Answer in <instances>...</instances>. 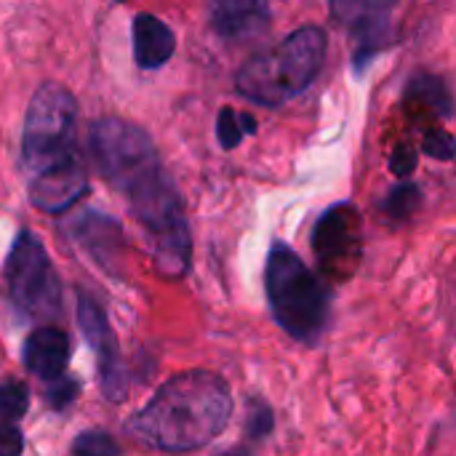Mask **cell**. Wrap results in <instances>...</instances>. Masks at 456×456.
Instances as JSON below:
<instances>
[{
  "label": "cell",
  "instance_id": "obj_6",
  "mask_svg": "<svg viewBox=\"0 0 456 456\" xmlns=\"http://www.w3.org/2000/svg\"><path fill=\"white\" fill-rule=\"evenodd\" d=\"M5 286L11 305L27 318L56 315L61 305V286L56 270L32 232H19L5 259Z\"/></svg>",
  "mask_w": 456,
  "mask_h": 456
},
{
  "label": "cell",
  "instance_id": "obj_14",
  "mask_svg": "<svg viewBox=\"0 0 456 456\" xmlns=\"http://www.w3.org/2000/svg\"><path fill=\"white\" fill-rule=\"evenodd\" d=\"M329 3H331V13L345 27L374 40L379 29L387 24L395 0H329Z\"/></svg>",
  "mask_w": 456,
  "mask_h": 456
},
{
  "label": "cell",
  "instance_id": "obj_24",
  "mask_svg": "<svg viewBox=\"0 0 456 456\" xmlns=\"http://www.w3.org/2000/svg\"><path fill=\"white\" fill-rule=\"evenodd\" d=\"M21 454V433L11 428H0V456H19Z\"/></svg>",
  "mask_w": 456,
  "mask_h": 456
},
{
  "label": "cell",
  "instance_id": "obj_25",
  "mask_svg": "<svg viewBox=\"0 0 456 456\" xmlns=\"http://www.w3.org/2000/svg\"><path fill=\"white\" fill-rule=\"evenodd\" d=\"M224 456H243V454H224Z\"/></svg>",
  "mask_w": 456,
  "mask_h": 456
},
{
  "label": "cell",
  "instance_id": "obj_9",
  "mask_svg": "<svg viewBox=\"0 0 456 456\" xmlns=\"http://www.w3.org/2000/svg\"><path fill=\"white\" fill-rule=\"evenodd\" d=\"M86 192H88V174L83 160H72L67 166L29 176V198L40 211L48 214H61L72 208Z\"/></svg>",
  "mask_w": 456,
  "mask_h": 456
},
{
  "label": "cell",
  "instance_id": "obj_19",
  "mask_svg": "<svg viewBox=\"0 0 456 456\" xmlns=\"http://www.w3.org/2000/svg\"><path fill=\"white\" fill-rule=\"evenodd\" d=\"M216 139H219V144H222L224 150L238 147L240 139H243V128H240V123H238V115H235L230 107H224V110L219 112V120H216Z\"/></svg>",
  "mask_w": 456,
  "mask_h": 456
},
{
  "label": "cell",
  "instance_id": "obj_3",
  "mask_svg": "<svg viewBox=\"0 0 456 456\" xmlns=\"http://www.w3.org/2000/svg\"><path fill=\"white\" fill-rule=\"evenodd\" d=\"M326 32L302 27L275 48L254 53L238 72V94L256 104L278 107L310 88L323 67Z\"/></svg>",
  "mask_w": 456,
  "mask_h": 456
},
{
  "label": "cell",
  "instance_id": "obj_13",
  "mask_svg": "<svg viewBox=\"0 0 456 456\" xmlns=\"http://www.w3.org/2000/svg\"><path fill=\"white\" fill-rule=\"evenodd\" d=\"M77 243L107 270H115V262L123 251V235H120V224L112 222L104 214L96 211H86L75 227H72Z\"/></svg>",
  "mask_w": 456,
  "mask_h": 456
},
{
  "label": "cell",
  "instance_id": "obj_15",
  "mask_svg": "<svg viewBox=\"0 0 456 456\" xmlns=\"http://www.w3.org/2000/svg\"><path fill=\"white\" fill-rule=\"evenodd\" d=\"M406 102H414V104H425L428 110H436L438 115H449V91L444 86L441 77H433V75H422V77H414L409 91H406Z\"/></svg>",
  "mask_w": 456,
  "mask_h": 456
},
{
  "label": "cell",
  "instance_id": "obj_21",
  "mask_svg": "<svg viewBox=\"0 0 456 456\" xmlns=\"http://www.w3.org/2000/svg\"><path fill=\"white\" fill-rule=\"evenodd\" d=\"M270 430H273V411H270V406L254 401L251 409H248V436L259 441V438L270 436Z\"/></svg>",
  "mask_w": 456,
  "mask_h": 456
},
{
  "label": "cell",
  "instance_id": "obj_10",
  "mask_svg": "<svg viewBox=\"0 0 456 456\" xmlns=\"http://www.w3.org/2000/svg\"><path fill=\"white\" fill-rule=\"evenodd\" d=\"M211 27L227 40H246L267 27L265 0H211Z\"/></svg>",
  "mask_w": 456,
  "mask_h": 456
},
{
  "label": "cell",
  "instance_id": "obj_7",
  "mask_svg": "<svg viewBox=\"0 0 456 456\" xmlns=\"http://www.w3.org/2000/svg\"><path fill=\"white\" fill-rule=\"evenodd\" d=\"M361 216L350 203L329 208L313 232V248L318 265L334 281H347L361 262Z\"/></svg>",
  "mask_w": 456,
  "mask_h": 456
},
{
  "label": "cell",
  "instance_id": "obj_5",
  "mask_svg": "<svg viewBox=\"0 0 456 456\" xmlns=\"http://www.w3.org/2000/svg\"><path fill=\"white\" fill-rule=\"evenodd\" d=\"M24 163L29 176L80 160L75 150V99L59 83H43L24 120Z\"/></svg>",
  "mask_w": 456,
  "mask_h": 456
},
{
  "label": "cell",
  "instance_id": "obj_20",
  "mask_svg": "<svg viewBox=\"0 0 456 456\" xmlns=\"http://www.w3.org/2000/svg\"><path fill=\"white\" fill-rule=\"evenodd\" d=\"M75 395H77V382L72 379V377H56V379H51V385H48V390H45V398H48V403L56 409V411H61V409H67L72 401H75Z\"/></svg>",
  "mask_w": 456,
  "mask_h": 456
},
{
  "label": "cell",
  "instance_id": "obj_23",
  "mask_svg": "<svg viewBox=\"0 0 456 456\" xmlns=\"http://www.w3.org/2000/svg\"><path fill=\"white\" fill-rule=\"evenodd\" d=\"M390 168L398 174V176H409L414 168H417V152L409 150V147H398L390 158Z\"/></svg>",
  "mask_w": 456,
  "mask_h": 456
},
{
  "label": "cell",
  "instance_id": "obj_17",
  "mask_svg": "<svg viewBox=\"0 0 456 456\" xmlns=\"http://www.w3.org/2000/svg\"><path fill=\"white\" fill-rule=\"evenodd\" d=\"M69 456H120V446L104 430H86L75 438Z\"/></svg>",
  "mask_w": 456,
  "mask_h": 456
},
{
  "label": "cell",
  "instance_id": "obj_8",
  "mask_svg": "<svg viewBox=\"0 0 456 456\" xmlns=\"http://www.w3.org/2000/svg\"><path fill=\"white\" fill-rule=\"evenodd\" d=\"M77 323H80V329L86 334V342L96 353L99 379H102L104 395L110 401H123L126 398V390H128V377H126L123 363H120L118 337L110 329V321H107L104 310L88 294H80L77 297Z\"/></svg>",
  "mask_w": 456,
  "mask_h": 456
},
{
  "label": "cell",
  "instance_id": "obj_16",
  "mask_svg": "<svg viewBox=\"0 0 456 456\" xmlns=\"http://www.w3.org/2000/svg\"><path fill=\"white\" fill-rule=\"evenodd\" d=\"M27 406H29V390L21 382L8 379L0 385V428L16 425L24 417Z\"/></svg>",
  "mask_w": 456,
  "mask_h": 456
},
{
  "label": "cell",
  "instance_id": "obj_11",
  "mask_svg": "<svg viewBox=\"0 0 456 456\" xmlns=\"http://www.w3.org/2000/svg\"><path fill=\"white\" fill-rule=\"evenodd\" d=\"M131 40H134V61L142 69L163 67L174 56V51H176L174 29L166 21H160L158 16H152V13L134 16Z\"/></svg>",
  "mask_w": 456,
  "mask_h": 456
},
{
  "label": "cell",
  "instance_id": "obj_26",
  "mask_svg": "<svg viewBox=\"0 0 456 456\" xmlns=\"http://www.w3.org/2000/svg\"><path fill=\"white\" fill-rule=\"evenodd\" d=\"M115 3H123V0H115Z\"/></svg>",
  "mask_w": 456,
  "mask_h": 456
},
{
  "label": "cell",
  "instance_id": "obj_22",
  "mask_svg": "<svg viewBox=\"0 0 456 456\" xmlns=\"http://www.w3.org/2000/svg\"><path fill=\"white\" fill-rule=\"evenodd\" d=\"M425 152L438 158V160H452L454 158V139L446 131H430L425 136Z\"/></svg>",
  "mask_w": 456,
  "mask_h": 456
},
{
  "label": "cell",
  "instance_id": "obj_4",
  "mask_svg": "<svg viewBox=\"0 0 456 456\" xmlns=\"http://www.w3.org/2000/svg\"><path fill=\"white\" fill-rule=\"evenodd\" d=\"M265 286L278 326L297 342L315 345L331 315V299L321 278L286 243H275L267 256Z\"/></svg>",
  "mask_w": 456,
  "mask_h": 456
},
{
  "label": "cell",
  "instance_id": "obj_2",
  "mask_svg": "<svg viewBox=\"0 0 456 456\" xmlns=\"http://www.w3.org/2000/svg\"><path fill=\"white\" fill-rule=\"evenodd\" d=\"M91 155L99 174L128 198L142 227L182 206V195L163 171L152 139L139 126L120 118L96 120L91 126Z\"/></svg>",
  "mask_w": 456,
  "mask_h": 456
},
{
  "label": "cell",
  "instance_id": "obj_18",
  "mask_svg": "<svg viewBox=\"0 0 456 456\" xmlns=\"http://www.w3.org/2000/svg\"><path fill=\"white\" fill-rule=\"evenodd\" d=\"M419 206V187L417 184H401L395 187L387 200L382 203L385 214H390L393 219H406L414 214V208Z\"/></svg>",
  "mask_w": 456,
  "mask_h": 456
},
{
  "label": "cell",
  "instance_id": "obj_1",
  "mask_svg": "<svg viewBox=\"0 0 456 456\" xmlns=\"http://www.w3.org/2000/svg\"><path fill=\"white\" fill-rule=\"evenodd\" d=\"M230 417V385L211 371H187L168 379L131 419L128 430L150 449L187 454L208 446Z\"/></svg>",
  "mask_w": 456,
  "mask_h": 456
},
{
  "label": "cell",
  "instance_id": "obj_12",
  "mask_svg": "<svg viewBox=\"0 0 456 456\" xmlns=\"http://www.w3.org/2000/svg\"><path fill=\"white\" fill-rule=\"evenodd\" d=\"M69 363V337L59 329H37L24 342V366L40 379H56Z\"/></svg>",
  "mask_w": 456,
  "mask_h": 456
}]
</instances>
